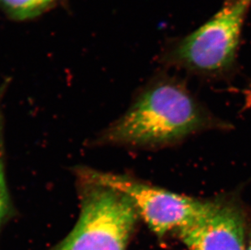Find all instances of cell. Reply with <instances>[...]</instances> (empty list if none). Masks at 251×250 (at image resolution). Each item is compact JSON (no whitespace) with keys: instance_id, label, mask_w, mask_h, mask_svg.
Returning <instances> with one entry per match:
<instances>
[{"instance_id":"6da1fadb","label":"cell","mask_w":251,"mask_h":250,"mask_svg":"<svg viewBox=\"0 0 251 250\" xmlns=\"http://www.w3.org/2000/svg\"><path fill=\"white\" fill-rule=\"evenodd\" d=\"M206 125L205 114L185 88L162 80L146 88L98 143L151 147L181 139Z\"/></svg>"},{"instance_id":"7a4b0ae2","label":"cell","mask_w":251,"mask_h":250,"mask_svg":"<svg viewBox=\"0 0 251 250\" xmlns=\"http://www.w3.org/2000/svg\"><path fill=\"white\" fill-rule=\"evenodd\" d=\"M76 174L81 214L73 231L52 250H126L139 217L131 200Z\"/></svg>"},{"instance_id":"3957f363","label":"cell","mask_w":251,"mask_h":250,"mask_svg":"<svg viewBox=\"0 0 251 250\" xmlns=\"http://www.w3.org/2000/svg\"><path fill=\"white\" fill-rule=\"evenodd\" d=\"M251 0H227L208 22L175 43L168 61L193 71L216 74L234 63Z\"/></svg>"},{"instance_id":"277c9868","label":"cell","mask_w":251,"mask_h":250,"mask_svg":"<svg viewBox=\"0 0 251 250\" xmlns=\"http://www.w3.org/2000/svg\"><path fill=\"white\" fill-rule=\"evenodd\" d=\"M76 173L126 195L138 216L160 237L195 224L210 214L217 205L174 194L126 175L86 168H78Z\"/></svg>"},{"instance_id":"5b68a950","label":"cell","mask_w":251,"mask_h":250,"mask_svg":"<svg viewBox=\"0 0 251 250\" xmlns=\"http://www.w3.org/2000/svg\"><path fill=\"white\" fill-rule=\"evenodd\" d=\"M245 230L238 206L217 203L210 214L177 232L188 250H247Z\"/></svg>"},{"instance_id":"8992f818","label":"cell","mask_w":251,"mask_h":250,"mask_svg":"<svg viewBox=\"0 0 251 250\" xmlns=\"http://www.w3.org/2000/svg\"><path fill=\"white\" fill-rule=\"evenodd\" d=\"M61 0H0V11L13 22L34 20L50 11Z\"/></svg>"},{"instance_id":"52a82bcc","label":"cell","mask_w":251,"mask_h":250,"mask_svg":"<svg viewBox=\"0 0 251 250\" xmlns=\"http://www.w3.org/2000/svg\"><path fill=\"white\" fill-rule=\"evenodd\" d=\"M12 204L7 189L4 166V119L0 109V231L12 215Z\"/></svg>"},{"instance_id":"ba28073f","label":"cell","mask_w":251,"mask_h":250,"mask_svg":"<svg viewBox=\"0 0 251 250\" xmlns=\"http://www.w3.org/2000/svg\"><path fill=\"white\" fill-rule=\"evenodd\" d=\"M247 250H251V235L248 244H247Z\"/></svg>"}]
</instances>
